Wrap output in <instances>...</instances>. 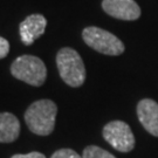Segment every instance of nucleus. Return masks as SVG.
Returning a JSON list of instances; mask_svg holds the SVG:
<instances>
[{
	"label": "nucleus",
	"instance_id": "3",
	"mask_svg": "<svg viewBox=\"0 0 158 158\" xmlns=\"http://www.w3.org/2000/svg\"><path fill=\"white\" fill-rule=\"evenodd\" d=\"M11 73L15 79L23 81L33 87L45 83L47 68L44 61L34 55H21L17 57L11 66Z\"/></svg>",
	"mask_w": 158,
	"mask_h": 158
},
{
	"label": "nucleus",
	"instance_id": "12",
	"mask_svg": "<svg viewBox=\"0 0 158 158\" xmlns=\"http://www.w3.org/2000/svg\"><path fill=\"white\" fill-rule=\"evenodd\" d=\"M10 52V44L6 39H4L2 36H0V60L7 56Z\"/></svg>",
	"mask_w": 158,
	"mask_h": 158
},
{
	"label": "nucleus",
	"instance_id": "10",
	"mask_svg": "<svg viewBox=\"0 0 158 158\" xmlns=\"http://www.w3.org/2000/svg\"><path fill=\"white\" fill-rule=\"evenodd\" d=\"M82 158H116L107 150L96 145H89L83 150Z\"/></svg>",
	"mask_w": 158,
	"mask_h": 158
},
{
	"label": "nucleus",
	"instance_id": "5",
	"mask_svg": "<svg viewBox=\"0 0 158 158\" xmlns=\"http://www.w3.org/2000/svg\"><path fill=\"white\" fill-rule=\"evenodd\" d=\"M103 138L121 152H129L135 147V136L129 125L122 121L109 122L103 128Z\"/></svg>",
	"mask_w": 158,
	"mask_h": 158
},
{
	"label": "nucleus",
	"instance_id": "4",
	"mask_svg": "<svg viewBox=\"0 0 158 158\" xmlns=\"http://www.w3.org/2000/svg\"><path fill=\"white\" fill-rule=\"evenodd\" d=\"M82 38L90 48L106 55H121L124 52V45L113 33L98 27H87L82 32Z\"/></svg>",
	"mask_w": 158,
	"mask_h": 158
},
{
	"label": "nucleus",
	"instance_id": "6",
	"mask_svg": "<svg viewBox=\"0 0 158 158\" xmlns=\"http://www.w3.org/2000/svg\"><path fill=\"white\" fill-rule=\"evenodd\" d=\"M102 8L110 17L119 20H136L141 17V8L135 0H103Z\"/></svg>",
	"mask_w": 158,
	"mask_h": 158
},
{
	"label": "nucleus",
	"instance_id": "8",
	"mask_svg": "<svg viewBox=\"0 0 158 158\" xmlns=\"http://www.w3.org/2000/svg\"><path fill=\"white\" fill-rule=\"evenodd\" d=\"M138 119L144 129L158 137V103L150 98L142 100L137 106Z\"/></svg>",
	"mask_w": 158,
	"mask_h": 158
},
{
	"label": "nucleus",
	"instance_id": "9",
	"mask_svg": "<svg viewBox=\"0 0 158 158\" xmlns=\"http://www.w3.org/2000/svg\"><path fill=\"white\" fill-rule=\"evenodd\" d=\"M20 134V122L11 113H0V143H12Z\"/></svg>",
	"mask_w": 158,
	"mask_h": 158
},
{
	"label": "nucleus",
	"instance_id": "2",
	"mask_svg": "<svg viewBox=\"0 0 158 158\" xmlns=\"http://www.w3.org/2000/svg\"><path fill=\"white\" fill-rule=\"evenodd\" d=\"M56 66L61 79L70 87L77 88L85 83V68L77 52L64 47L56 54Z\"/></svg>",
	"mask_w": 158,
	"mask_h": 158
},
{
	"label": "nucleus",
	"instance_id": "1",
	"mask_svg": "<svg viewBox=\"0 0 158 158\" xmlns=\"http://www.w3.org/2000/svg\"><path fill=\"white\" fill-rule=\"evenodd\" d=\"M56 104L51 100L33 102L25 111V121L28 129L39 136H48L55 128Z\"/></svg>",
	"mask_w": 158,
	"mask_h": 158
},
{
	"label": "nucleus",
	"instance_id": "13",
	"mask_svg": "<svg viewBox=\"0 0 158 158\" xmlns=\"http://www.w3.org/2000/svg\"><path fill=\"white\" fill-rule=\"evenodd\" d=\"M11 158H46L45 155L41 152H38V151H33V152L26 153V155H14L12 156Z\"/></svg>",
	"mask_w": 158,
	"mask_h": 158
},
{
	"label": "nucleus",
	"instance_id": "7",
	"mask_svg": "<svg viewBox=\"0 0 158 158\" xmlns=\"http://www.w3.org/2000/svg\"><path fill=\"white\" fill-rule=\"evenodd\" d=\"M47 20L41 14H31L19 25V34L23 45L31 46L45 33Z\"/></svg>",
	"mask_w": 158,
	"mask_h": 158
},
{
	"label": "nucleus",
	"instance_id": "11",
	"mask_svg": "<svg viewBox=\"0 0 158 158\" xmlns=\"http://www.w3.org/2000/svg\"><path fill=\"white\" fill-rule=\"evenodd\" d=\"M51 158H82L76 151L72 149H60L52 155Z\"/></svg>",
	"mask_w": 158,
	"mask_h": 158
}]
</instances>
